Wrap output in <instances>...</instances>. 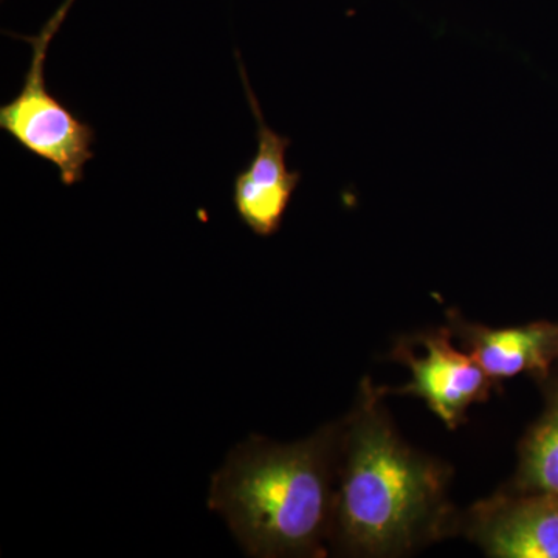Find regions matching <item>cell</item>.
<instances>
[{
  "label": "cell",
  "instance_id": "6da1fadb",
  "mask_svg": "<svg viewBox=\"0 0 558 558\" xmlns=\"http://www.w3.org/2000/svg\"><path fill=\"white\" fill-rule=\"evenodd\" d=\"M343 424L277 444L252 436L213 475L208 506L252 557H322L332 538Z\"/></svg>",
  "mask_w": 558,
  "mask_h": 558
},
{
  "label": "cell",
  "instance_id": "7a4b0ae2",
  "mask_svg": "<svg viewBox=\"0 0 558 558\" xmlns=\"http://www.w3.org/2000/svg\"><path fill=\"white\" fill-rule=\"evenodd\" d=\"M380 396L365 381L341 432L330 542L349 556L410 553L446 517L442 468L399 438Z\"/></svg>",
  "mask_w": 558,
  "mask_h": 558
},
{
  "label": "cell",
  "instance_id": "3957f363",
  "mask_svg": "<svg viewBox=\"0 0 558 558\" xmlns=\"http://www.w3.org/2000/svg\"><path fill=\"white\" fill-rule=\"evenodd\" d=\"M73 2L64 0L38 36H20L32 46L31 68L17 97L0 108L2 131L22 149L53 165L65 186L84 179V168L95 157L92 146L97 138L94 128L53 97L46 84L47 51Z\"/></svg>",
  "mask_w": 558,
  "mask_h": 558
},
{
  "label": "cell",
  "instance_id": "277c9868",
  "mask_svg": "<svg viewBox=\"0 0 558 558\" xmlns=\"http://www.w3.org/2000/svg\"><path fill=\"white\" fill-rule=\"evenodd\" d=\"M236 60L248 106L256 120L258 149L247 170L234 178L233 204L245 227L260 238H269L281 229L301 175L299 171H289L286 163V154L292 142L266 123L238 51Z\"/></svg>",
  "mask_w": 558,
  "mask_h": 558
},
{
  "label": "cell",
  "instance_id": "5b68a950",
  "mask_svg": "<svg viewBox=\"0 0 558 558\" xmlns=\"http://www.w3.org/2000/svg\"><path fill=\"white\" fill-rule=\"evenodd\" d=\"M418 341L425 349L422 357L405 347L395 352L411 371V381L400 392L424 399L447 427L457 428L473 403L487 399L494 381L470 352L453 347L450 330L427 333Z\"/></svg>",
  "mask_w": 558,
  "mask_h": 558
},
{
  "label": "cell",
  "instance_id": "8992f818",
  "mask_svg": "<svg viewBox=\"0 0 558 558\" xmlns=\"http://www.w3.org/2000/svg\"><path fill=\"white\" fill-rule=\"evenodd\" d=\"M473 535L490 557L558 558V495L519 492L483 502Z\"/></svg>",
  "mask_w": 558,
  "mask_h": 558
},
{
  "label": "cell",
  "instance_id": "52a82bcc",
  "mask_svg": "<svg viewBox=\"0 0 558 558\" xmlns=\"http://www.w3.org/2000/svg\"><path fill=\"white\" fill-rule=\"evenodd\" d=\"M459 337L490 380L520 374L546 379L558 365V323L538 322L519 328L490 329L462 323Z\"/></svg>",
  "mask_w": 558,
  "mask_h": 558
},
{
  "label": "cell",
  "instance_id": "ba28073f",
  "mask_svg": "<svg viewBox=\"0 0 558 558\" xmlns=\"http://www.w3.org/2000/svg\"><path fill=\"white\" fill-rule=\"evenodd\" d=\"M545 381L546 409L521 442L519 492L558 495V369Z\"/></svg>",
  "mask_w": 558,
  "mask_h": 558
}]
</instances>
